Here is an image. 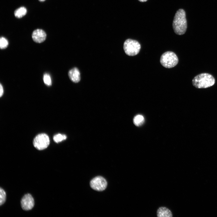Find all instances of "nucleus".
Here are the masks:
<instances>
[{
    "label": "nucleus",
    "mask_w": 217,
    "mask_h": 217,
    "mask_svg": "<svg viewBox=\"0 0 217 217\" xmlns=\"http://www.w3.org/2000/svg\"><path fill=\"white\" fill-rule=\"evenodd\" d=\"M173 28L175 33L178 35H182L186 32L187 28V23L185 11L182 9L178 10L174 16Z\"/></svg>",
    "instance_id": "obj_1"
},
{
    "label": "nucleus",
    "mask_w": 217,
    "mask_h": 217,
    "mask_svg": "<svg viewBox=\"0 0 217 217\" xmlns=\"http://www.w3.org/2000/svg\"><path fill=\"white\" fill-rule=\"evenodd\" d=\"M215 83L214 77L208 73H202L195 77L192 80L194 86L197 88H205L213 86Z\"/></svg>",
    "instance_id": "obj_2"
},
{
    "label": "nucleus",
    "mask_w": 217,
    "mask_h": 217,
    "mask_svg": "<svg viewBox=\"0 0 217 217\" xmlns=\"http://www.w3.org/2000/svg\"><path fill=\"white\" fill-rule=\"evenodd\" d=\"M178 58L173 52L168 51L161 55L160 62L161 64L167 68H171L175 66L178 63Z\"/></svg>",
    "instance_id": "obj_3"
},
{
    "label": "nucleus",
    "mask_w": 217,
    "mask_h": 217,
    "mask_svg": "<svg viewBox=\"0 0 217 217\" xmlns=\"http://www.w3.org/2000/svg\"><path fill=\"white\" fill-rule=\"evenodd\" d=\"M140 45L137 41L131 39H127L124 43V51L129 56L137 55L140 52Z\"/></svg>",
    "instance_id": "obj_4"
},
{
    "label": "nucleus",
    "mask_w": 217,
    "mask_h": 217,
    "mask_svg": "<svg viewBox=\"0 0 217 217\" xmlns=\"http://www.w3.org/2000/svg\"><path fill=\"white\" fill-rule=\"evenodd\" d=\"M50 143L48 136L44 133L40 134L37 135L33 141L34 146L39 150H42L46 148Z\"/></svg>",
    "instance_id": "obj_5"
},
{
    "label": "nucleus",
    "mask_w": 217,
    "mask_h": 217,
    "mask_svg": "<svg viewBox=\"0 0 217 217\" xmlns=\"http://www.w3.org/2000/svg\"><path fill=\"white\" fill-rule=\"evenodd\" d=\"M90 185L93 189L101 191L104 190L107 185L105 179L101 176H97L93 179L90 182Z\"/></svg>",
    "instance_id": "obj_6"
},
{
    "label": "nucleus",
    "mask_w": 217,
    "mask_h": 217,
    "mask_svg": "<svg viewBox=\"0 0 217 217\" xmlns=\"http://www.w3.org/2000/svg\"><path fill=\"white\" fill-rule=\"evenodd\" d=\"M34 205V199L29 193L25 195L21 201V205L23 209L29 210L32 209Z\"/></svg>",
    "instance_id": "obj_7"
},
{
    "label": "nucleus",
    "mask_w": 217,
    "mask_h": 217,
    "mask_svg": "<svg viewBox=\"0 0 217 217\" xmlns=\"http://www.w3.org/2000/svg\"><path fill=\"white\" fill-rule=\"evenodd\" d=\"M32 37L34 42L40 43L45 40L46 34L43 30L41 29H37L33 32Z\"/></svg>",
    "instance_id": "obj_8"
},
{
    "label": "nucleus",
    "mask_w": 217,
    "mask_h": 217,
    "mask_svg": "<svg viewBox=\"0 0 217 217\" xmlns=\"http://www.w3.org/2000/svg\"><path fill=\"white\" fill-rule=\"evenodd\" d=\"M68 75L70 79L73 82L77 83L80 80V73L79 70L74 68L68 72Z\"/></svg>",
    "instance_id": "obj_9"
},
{
    "label": "nucleus",
    "mask_w": 217,
    "mask_h": 217,
    "mask_svg": "<svg viewBox=\"0 0 217 217\" xmlns=\"http://www.w3.org/2000/svg\"><path fill=\"white\" fill-rule=\"evenodd\" d=\"M158 217H172V214L171 211L165 207H161L158 208L157 211Z\"/></svg>",
    "instance_id": "obj_10"
},
{
    "label": "nucleus",
    "mask_w": 217,
    "mask_h": 217,
    "mask_svg": "<svg viewBox=\"0 0 217 217\" xmlns=\"http://www.w3.org/2000/svg\"><path fill=\"white\" fill-rule=\"evenodd\" d=\"M27 12L26 8L25 7H21L15 10L14 15L16 17L20 18L25 15Z\"/></svg>",
    "instance_id": "obj_11"
},
{
    "label": "nucleus",
    "mask_w": 217,
    "mask_h": 217,
    "mask_svg": "<svg viewBox=\"0 0 217 217\" xmlns=\"http://www.w3.org/2000/svg\"><path fill=\"white\" fill-rule=\"evenodd\" d=\"M144 119L143 117L141 115H138L136 116L133 119L134 124L137 126L141 125L144 123Z\"/></svg>",
    "instance_id": "obj_12"
},
{
    "label": "nucleus",
    "mask_w": 217,
    "mask_h": 217,
    "mask_svg": "<svg viewBox=\"0 0 217 217\" xmlns=\"http://www.w3.org/2000/svg\"><path fill=\"white\" fill-rule=\"evenodd\" d=\"M66 138L67 137L65 135L58 134L54 136L53 139L55 142L58 143L65 140Z\"/></svg>",
    "instance_id": "obj_13"
},
{
    "label": "nucleus",
    "mask_w": 217,
    "mask_h": 217,
    "mask_svg": "<svg viewBox=\"0 0 217 217\" xmlns=\"http://www.w3.org/2000/svg\"><path fill=\"white\" fill-rule=\"evenodd\" d=\"M6 198V194L3 189H0V205H2L5 202Z\"/></svg>",
    "instance_id": "obj_14"
},
{
    "label": "nucleus",
    "mask_w": 217,
    "mask_h": 217,
    "mask_svg": "<svg viewBox=\"0 0 217 217\" xmlns=\"http://www.w3.org/2000/svg\"><path fill=\"white\" fill-rule=\"evenodd\" d=\"M43 80L45 84L48 86H50L52 84V81L50 75L47 73L44 74L43 77Z\"/></svg>",
    "instance_id": "obj_15"
},
{
    "label": "nucleus",
    "mask_w": 217,
    "mask_h": 217,
    "mask_svg": "<svg viewBox=\"0 0 217 217\" xmlns=\"http://www.w3.org/2000/svg\"><path fill=\"white\" fill-rule=\"evenodd\" d=\"M8 40L5 37H1L0 39V47L1 49H4L7 48L8 45Z\"/></svg>",
    "instance_id": "obj_16"
},
{
    "label": "nucleus",
    "mask_w": 217,
    "mask_h": 217,
    "mask_svg": "<svg viewBox=\"0 0 217 217\" xmlns=\"http://www.w3.org/2000/svg\"><path fill=\"white\" fill-rule=\"evenodd\" d=\"M0 96L1 97L3 95L4 92L3 87L1 84H0Z\"/></svg>",
    "instance_id": "obj_17"
},
{
    "label": "nucleus",
    "mask_w": 217,
    "mask_h": 217,
    "mask_svg": "<svg viewBox=\"0 0 217 217\" xmlns=\"http://www.w3.org/2000/svg\"><path fill=\"white\" fill-rule=\"evenodd\" d=\"M139 1L142 2H145L147 0H138Z\"/></svg>",
    "instance_id": "obj_18"
},
{
    "label": "nucleus",
    "mask_w": 217,
    "mask_h": 217,
    "mask_svg": "<svg viewBox=\"0 0 217 217\" xmlns=\"http://www.w3.org/2000/svg\"><path fill=\"white\" fill-rule=\"evenodd\" d=\"M40 2H43L45 1V0H39Z\"/></svg>",
    "instance_id": "obj_19"
}]
</instances>
